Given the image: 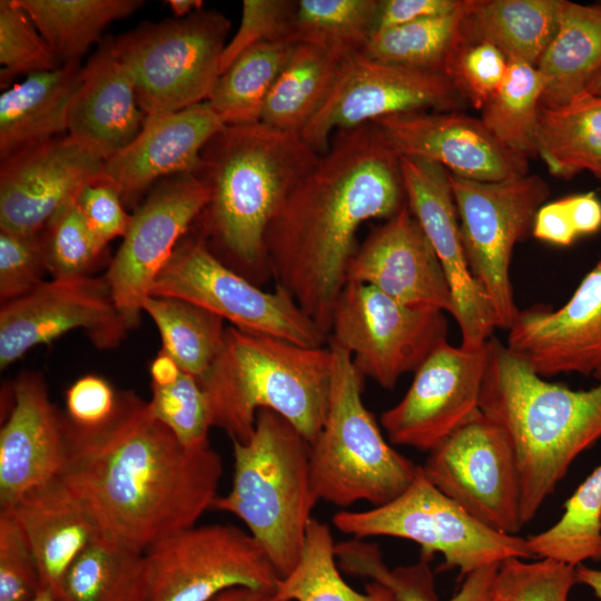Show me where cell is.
<instances>
[{"label":"cell","instance_id":"6da1fadb","mask_svg":"<svg viewBox=\"0 0 601 601\" xmlns=\"http://www.w3.org/2000/svg\"><path fill=\"white\" fill-rule=\"evenodd\" d=\"M61 480L101 534L145 552L213 508L223 464L210 443L186 446L131 392L114 417L85 430L66 418Z\"/></svg>","mask_w":601,"mask_h":601},{"label":"cell","instance_id":"7a4b0ae2","mask_svg":"<svg viewBox=\"0 0 601 601\" xmlns=\"http://www.w3.org/2000/svg\"><path fill=\"white\" fill-rule=\"evenodd\" d=\"M407 204L401 156L375 122L336 131L272 218L265 252L276 286L327 336L358 228Z\"/></svg>","mask_w":601,"mask_h":601},{"label":"cell","instance_id":"3957f363","mask_svg":"<svg viewBox=\"0 0 601 601\" xmlns=\"http://www.w3.org/2000/svg\"><path fill=\"white\" fill-rule=\"evenodd\" d=\"M319 156L300 136L260 121L225 125L204 147L197 174L209 194L195 221L206 244L249 276L265 275L267 227Z\"/></svg>","mask_w":601,"mask_h":601},{"label":"cell","instance_id":"277c9868","mask_svg":"<svg viewBox=\"0 0 601 601\" xmlns=\"http://www.w3.org/2000/svg\"><path fill=\"white\" fill-rule=\"evenodd\" d=\"M479 407L512 446L522 524L535 516L572 462L601 439V376L588 390L549 383L493 337L486 342Z\"/></svg>","mask_w":601,"mask_h":601},{"label":"cell","instance_id":"5b68a950","mask_svg":"<svg viewBox=\"0 0 601 601\" xmlns=\"http://www.w3.org/2000/svg\"><path fill=\"white\" fill-rule=\"evenodd\" d=\"M333 357L328 347H306L228 326L224 345L199 382L213 426L246 442L257 413L266 408L287 420L313 443L329 401Z\"/></svg>","mask_w":601,"mask_h":601},{"label":"cell","instance_id":"8992f818","mask_svg":"<svg viewBox=\"0 0 601 601\" xmlns=\"http://www.w3.org/2000/svg\"><path fill=\"white\" fill-rule=\"evenodd\" d=\"M229 492L213 508L234 514L262 545L280 578L297 564L318 502L308 441L283 416L259 410L250 437L233 440Z\"/></svg>","mask_w":601,"mask_h":601},{"label":"cell","instance_id":"52a82bcc","mask_svg":"<svg viewBox=\"0 0 601 601\" xmlns=\"http://www.w3.org/2000/svg\"><path fill=\"white\" fill-rule=\"evenodd\" d=\"M327 414L309 444V467L318 501L339 508L357 502L381 506L413 482L418 466L384 439L363 402V377L352 355L333 341Z\"/></svg>","mask_w":601,"mask_h":601},{"label":"cell","instance_id":"ba28073f","mask_svg":"<svg viewBox=\"0 0 601 601\" xmlns=\"http://www.w3.org/2000/svg\"><path fill=\"white\" fill-rule=\"evenodd\" d=\"M333 524L356 539L394 536L421 546V559L443 556L440 570L457 569L464 578L510 558L532 559L526 539L495 531L464 511L424 475L415 479L397 497L363 511L342 510Z\"/></svg>","mask_w":601,"mask_h":601},{"label":"cell","instance_id":"9c48e42d","mask_svg":"<svg viewBox=\"0 0 601 601\" xmlns=\"http://www.w3.org/2000/svg\"><path fill=\"white\" fill-rule=\"evenodd\" d=\"M230 20L200 9L187 17L144 22L114 38L146 117H157L209 99L220 76Z\"/></svg>","mask_w":601,"mask_h":601},{"label":"cell","instance_id":"30bf717a","mask_svg":"<svg viewBox=\"0 0 601 601\" xmlns=\"http://www.w3.org/2000/svg\"><path fill=\"white\" fill-rule=\"evenodd\" d=\"M450 180L467 265L491 304L497 327L509 331L520 313L510 279L513 249L532 234L550 187L535 174L499 181L450 174Z\"/></svg>","mask_w":601,"mask_h":601},{"label":"cell","instance_id":"8fae6325","mask_svg":"<svg viewBox=\"0 0 601 601\" xmlns=\"http://www.w3.org/2000/svg\"><path fill=\"white\" fill-rule=\"evenodd\" d=\"M150 295L190 302L242 331L300 346L322 347L328 339L287 292L263 290L217 257L200 234L180 240Z\"/></svg>","mask_w":601,"mask_h":601},{"label":"cell","instance_id":"7c38bea8","mask_svg":"<svg viewBox=\"0 0 601 601\" xmlns=\"http://www.w3.org/2000/svg\"><path fill=\"white\" fill-rule=\"evenodd\" d=\"M329 335L363 378L393 388L446 342L447 321L441 309L404 305L370 285L346 283Z\"/></svg>","mask_w":601,"mask_h":601},{"label":"cell","instance_id":"4fadbf2b","mask_svg":"<svg viewBox=\"0 0 601 601\" xmlns=\"http://www.w3.org/2000/svg\"><path fill=\"white\" fill-rule=\"evenodd\" d=\"M148 601H210L246 587L275 591L280 579L248 531L230 524L190 526L145 551Z\"/></svg>","mask_w":601,"mask_h":601},{"label":"cell","instance_id":"5bb4252c","mask_svg":"<svg viewBox=\"0 0 601 601\" xmlns=\"http://www.w3.org/2000/svg\"><path fill=\"white\" fill-rule=\"evenodd\" d=\"M467 107L450 79L374 60L364 53L345 57L326 99L300 132L318 155L335 131L414 111H451Z\"/></svg>","mask_w":601,"mask_h":601},{"label":"cell","instance_id":"9a60e30c","mask_svg":"<svg viewBox=\"0 0 601 601\" xmlns=\"http://www.w3.org/2000/svg\"><path fill=\"white\" fill-rule=\"evenodd\" d=\"M421 467L434 486L484 525L506 534L523 525L512 446L481 411L431 450Z\"/></svg>","mask_w":601,"mask_h":601},{"label":"cell","instance_id":"2e32d148","mask_svg":"<svg viewBox=\"0 0 601 601\" xmlns=\"http://www.w3.org/2000/svg\"><path fill=\"white\" fill-rule=\"evenodd\" d=\"M131 215L122 243L105 278L116 307L129 324L138 325L142 304L208 201L205 183L194 174L164 178L149 190Z\"/></svg>","mask_w":601,"mask_h":601},{"label":"cell","instance_id":"e0dca14e","mask_svg":"<svg viewBox=\"0 0 601 601\" xmlns=\"http://www.w3.org/2000/svg\"><path fill=\"white\" fill-rule=\"evenodd\" d=\"M130 326L115 305L104 277L77 276L45 280L0 309V367L29 349L82 329L99 348L121 343Z\"/></svg>","mask_w":601,"mask_h":601},{"label":"cell","instance_id":"ac0fdd59","mask_svg":"<svg viewBox=\"0 0 601 601\" xmlns=\"http://www.w3.org/2000/svg\"><path fill=\"white\" fill-rule=\"evenodd\" d=\"M486 343L437 346L415 371L403 398L381 415L393 444L430 452L480 412Z\"/></svg>","mask_w":601,"mask_h":601},{"label":"cell","instance_id":"d6986e66","mask_svg":"<svg viewBox=\"0 0 601 601\" xmlns=\"http://www.w3.org/2000/svg\"><path fill=\"white\" fill-rule=\"evenodd\" d=\"M106 158L69 134L1 161L0 230L36 234L87 185L108 180Z\"/></svg>","mask_w":601,"mask_h":601},{"label":"cell","instance_id":"ffe728a7","mask_svg":"<svg viewBox=\"0 0 601 601\" xmlns=\"http://www.w3.org/2000/svg\"><path fill=\"white\" fill-rule=\"evenodd\" d=\"M401 167L407 206L447 278L461 346L482 347L497 324L487 297L467 265L450 173L432 160L417 157H401Z\"/></svg>","mask_w":601,"mask_h":601},{"label":"cell","instance_id":"44dd1931","mask_svg":"<svg viewBox=\"0 0 601 601\" xmlns=\"http://www.w3.org/2000/svg\"><path fill=\"white\" fill-rule=\"evenodd\" d=\"M506 347L542 377L578 373L601 376V260L558 309H520Z\"/></svg>","mask_w":601,"mask_h":601},{"label":"cell","instance_id":"7402d4cb","mask_svg":"<svg viewBox=\"0 0 601 601\" xmlns=\"http://www.w3.org/2000/svg\"><path fill=\"white\" fill-rule=\"evenodd\" d=\"M374 122L401 157L432 160L457 177L499 181L529 174L528 158L500 142L481 118L463 110L414 111Z\"/></svg>","mask_w":601,"mask_h":601},{"label":"cell","instance_id":"603a6c76","mask_svg":"<svg viewBox=\"0 0 601 601\" xmlns=\"http://www.w3.org/2000/svg\"><path fill=\"white\" fill-rule=\"evenodd\" d=\"M346 283L370 285L404 305L453 314L445 273L407 204L373 229L357 248Z\"/></svg>","mask_w":601,"mask_h":601},{"label":"cell","instance_id":"cb8c5ba5","mask_svg":"<svg viewBox=\"0 0 601 601\" xmlns=\"http://www.w3.org/2000/svg\"><path fill=\"white\" fill-rule=\"evenodd\" d=\"M66 462V417L41 375L24 372L12 384V407L0 431V509L59 479Z\"/></svg>","mask_w":601,"mask_h":601},{"label":"cell","instance_id":"d4e9b609","mask_svg":"<svg viewBox=\"0 0 601 601\" xmlns=\"http://www.w3.org/2000/svg\"><path fill=\"white\" fill-rule=\"evenodd\" d=\"M224 126L207 101L146 117L138 136L106 159V177L119 190L124 204L131 205L164 178L197 175L204 147Z\"/></svg>","mask_w":601,"mask_h":601},{"label":"cell","instance_id":"484cf974","mask_svg":"<svg viewBox=\"0 0 601 601\" xmlns=\"http://www.w3.org/2000/svg\"><path fill=\"white\" fill-rule=\"evenodd\" d=\"M145 119L131 76L108 37L82 68L68 108V134L107 159L138 136Z\"/></svg>","mask_w":601,"mask_h":601},{"label":"cell","instance_id":"4316f807","mask_svg":"<svg viewBox=\"0 0 601 601\" xmlns=\"http://www.w3.org/2000/svg\"><path fill=\"white\" fill-rule=\"evenodd\" d=\"M2 510L19 522L36 556L42 589L57 600L70 565L101 534L97 524L61 477Z\"/></svg>","mask_w":601,"mask_h":601},{"label":"cell","instance_id":"83f0119b","mask_svg":"<svg viewBox=\"0 0 601 601\" xmlns=\"http://www.w3.org/2000/svg\"><path fill=\"white\" fill-rule=\"evenodd\" d=\"M81 62L29 75L0 95V160L68 134L67 114Z\"/></svg>","mask_w":601,"mask_h":601},{"label":"cell","instance_id":"f1b7e54d","mask_svg":"<svg viewBox=\"0 0 601 601\" xmlns=\"http://www.w3.org/2000/svg\"><path fill=\"white\" fill-rule=\"evenodd\" d=\"M536 69L543 81L541 107L556 108L587 92L601 73V4L565 1Z\"/></svg>","mask_w":601,"mask_h":601},{"label":"cell","instance_id":"f546056e","mask_svg":"<svg viewBox=\"0 0 601 601\" xmlns=\"http://www.w3.org/2000/svg\"><path fill=\"white\" fill-rule=\"evenodd\" d=\"M565 0H471L460 36L494 45L536 67L558 31Z\"/></svg>","mask_w":601,"mask_h":601},{"label":"cell","instance_id":"4dcf8cb0","mask_svg":"<svg viewBox=\"0 0 601 601\" xmlns=\"http://www.w3.org/2000/svg\"><path fill=\"white\" fill-rule=\"evenodd\" d=\"M538 156L555 177L589 171L601 180V96L584 92L556 108H540Z\"/></svg>","mask_w":601,"mask_h":601},{"label":"cell","instance_id":"1f68e13d","mask_svg":"<svg viewBox=\"0 0 601 601\" xmlns=\"http://www.w3.org/2000/svg\"><path fill=\"white\" fill-rule=\"evenodd\" d=\"M343 59L317 46L295 45L265 101L260 122L299 136L331 91Z\"/></svg>","mask_w":601,"mask_h":601},{"label":"cell","instance_id":"d6a6232c","mask_svg":"<svg viewBox=\"0 0 601 601\" xmlns=\"http://www.w3.org/2000/svg\"><path fill=\"white\" fill-rule=\"evenodd\" d=\"M57 601H148L145 552L99 534L70 565Z\"/></svg>","mask_w":601,"mask_h":601},{"label":"cell","instance_id":"836d02e7","mask_svg":"<svg viewBox=\"0 0 601 601\" xmlns=\"http://www.w3.org/2000/svg\"><path fill=\"white\" fill-rule=\"evenodd\" d=\"M61 65L81 62L114 21L131 16L141 0H16Z\"/></svg>","mask_w":601,"mask_h":601},{"label":"cell","instance_id":"e575fe53","mask_svg":"<svg viewBox=\"0 0 601 601\" xmlns=\"http://www.w3.org/2000/svg\"><path fill=\"white\" fill-rule=\"evenodd\" d=\"M142 312L157 326L162 351L183 372L200 382L221 351L225 321L196 304L168 296L149 295Z\"/></svg>","mask_w":601,"mask_h":601},{"label":"cell","instance_id":"d590c367","mask_svg":"<svg viewBox=\"0 0 601 601\" xmlns=\"http://www.w3.org/2000/svg\"><path fill=\"white\" fill-rule=\"evenodd\" d=\"M294 46L285 41L254 45L218 77L207 102L226 126L260 121L265 101Z\"/></svg>","mask_w":601,"mask_h":601},{"label":"cell","instance_id":"8d00e7d4","mask_svg":"<svg viewBox=\"0 0 601 601\" xmlns=\"http://www.w3.org/2000/svg\"><path fill=\"white\" fill-rule=\"evenodd\" d=\"M336 543L329 526L313 518L295 568L280 578L274 601H397L386 585L372 581L365 592L354 590L339 573Z\"/></svg>","mask_w":601,"mask_h":601},{"label":"cell","instance_id":"74e56055","mask_svg":"<svg viewBox=\"0 0 601 601\" xmlns=\"http://www.w3.org/2000/svg\"><path fill=\"white\" fill-rule=\"evenodd\" d=\"M380 0H296L289 40L342 58L363 53L376 31Z\"/></svg>","mask_w":601,"mask_h":601},{"label":"cell","instance_id":"f35d334b","mask_svg":"<svg viewBox=\"0 0 601 601\" xmlns=\"http://www.w3.org/2000/svg\"><path fill=\"white\" fill-rule=\"evenodd\" d=\"M543 81L535 66L510 60L504 81L481 109V120L509 149L538 156V126Z\"/></svg>","mask_w":601,"mask_h":601},{"label":"cell","instance_id":"ab89813d","mask_svg":"<svg viewBox=\"0 0 601 601\" xmlns=\"http://www.w3.org/2000/svg\"><path fill=\"white\" fill-rule=\"evenodd\" d=\"M470 4L466 0L455 12L376 31L363 53L385 63L444 75Z\"/></svg>","mask_w":601,"mask_h":601},{"label":"cell","instance_id":"60d3db41","mask_svg":"<svg viewBox=\"0 0 601 601\" xmlns=\"http://www.w3.org/2000/svg\"><path fill=\"white\" fill-rule=\"evenodd\" d=\"M534 556L572 566L601 561V465L566 500L561 519L526 539Z\"/></svg>","mask_w":601,"mask_h":601},{"label":"cell","instance_id":"b9f144b4","mask_svg":"<svg viewBox=\"0 0 601 601\" xmlns=\"http://www.w3.org/2000/svg\"><path fill=\"white\" fill-rule=\"evenodd\" d=\"M41 234L53 278L87 275L106 248L90 230L76 199L62 206Z\"/></svg>","mask_w":601,"mask_h":601},{"label":"cell","instance_id":"7bdbcfd3","mask_svg":"<svg viewBox=\"0 0 601 601\" xmlns=\"http://www.w3.org/2000/svg\"><path fill=\"white\" fill-rule=\"evenodd\" d=\"M148 407L151 415L184 445L209 443L208 431L213 426L210 407L203 386L194 376L181 371L171 384L151 385Z\"/></svg>","mask_w":601,"mask_h":601},{"label":"cell","instance_id":"ee69618b","mask_svg":"<svg viewBox=\"0 0 601 601\" xmlns=\"http://www.w3.org/2000/svg\"><path fill=\"white\" fill-rule=\"evenodd\" d=\"M0 82L62 66L33 21L16 0L0 1Z\"/></svg>","mask_w":601,"mask_h":601},{"label":"cell","instance_id":"f6af8a7d","mask_svg":"<svg viewBox=\"0 0 601 601\" xmlns=\"http://www.w3.org/2000/svg\"><path fill=\"white\" fill-rule=\"evenodd\" d=\"M524 560L510 558L499 564L495 601H568L570 590L578 583L575 566L545 558Z\"/></svg>","mask_w":601,"mask_h":601},{"label":"cell","instance_id":"bcb514c9","mask_svg":"<svg viewBox=\"0 0 601 601\" xmlns=\"http://www.w3.org/2000/svg\"><path fill=\"white\" fill-rule=\"evenodd\" d=\"M508 68V58L494 45L459 35L444 75L467 106L481 110L501 87Z\"/></svg>","mask_w":601,"mask_h":601},{"label":"cell","instance_id":"7dc6e473","mask_svg":"<svg viewBox=\"0 0 601 601\" xmlns=\"http://www.w3.org/2000/svg\"><path fill=\"white\" fill-rule=\"evenodd\" d=\"M497 566H484L465 577L459 592L449 601H495ZM366 578L388 587L397 601H437L428 562L422 559L415 565L391 570L382 556H376L367 565Z\"/></svg>","mask_w":601,"mask_h":601},{"label":"cell","instance_id":"c3c4849f","mask_svg":"<svg viewBox=\"0 0 601 601\" xmlns=\"http://www.w3.org/2000/svg\"><path fill=\"white\" fill-rule=\"evenodd\" d=\"M42 589L31 545L14 515L0 511V601H32Z\"/></svg>","mask_w":601,"mask_h":601},{"label":"cell","instance_id":"681fc988","mask_svg":"<svg viewBox=\"0 0 601 601\" xmlns=\"http://www.w3.org/2000/svg\"><path fill=\"white\" fill-rule=\"evenodd\" d=\"M48 272L41 231L16 234L0 230V298L17 299L45 282Z\"/></svg>","mask_w":601,"mask_h":601},{"label":"cell","instance_id":"f907efd6","mask_svg":"<svg viewBox=\"0 0 601 601\" xmlns=\"http://www.w3.org/2000/svg\"><path fill=\"white\" fill-rule=\"evenodd\" d=\"M294 1L245 0L237 32L227 42L219 61L220 75L247 48L260 42H290Z\"/></svg>","mask_w":601,"mask_h":601},{"label":"cell","instance_id":"816d5d0a","mask_svg":"<svg viewBox=\"0 0 601 601\" xmlns=\"http://www.w3.org/2000/svg\"><path fill=\"white\" fill-rule=\"evenodd\" d=\"M90 230L107 247L117 237H124L131 215L127 214L119 190L108 180L87 185L76 198Z\"/></svg>","mask_w":601,"mask_h":601},{"label":"cell","instance_id":"f5cc1de1","mask_svg":"<svg viewBox=\"0 0 601 601\" xmlns=\"http://www.w3.org/2000/svg\"><path fill=\"white\" fill-rule=\"evenodd\" d=\"M119 397L104 377L85 375L66 392L67 418L79 428L100 427L116 414Z\"/></svg>","mask_w":601,"mask_h":601},{"label":"cell","instance_id":"db71d44e","mask_svg":"<svg viewBox=\"0 0 601 601\" xmlns=\"http://www.w3.org/2000/svg\"><path fill=\"white\" fill-rule=\"evenodd\" d=\"M465 3L466 0H380L376 31L449 14L462 9Z\"/></svg>","mask_w":601,"mask_h":601},{"label":"cell","instance_id":"11a10c76","mask_svg":"<svg viewBox=\"0 0 601 601\" xmlns=\"http://www.w3.org/2000/svg\"><path fill=\"white\" fill-rule=\"evenodd\" d=\"M532 235L556 246H570L579 238L564 198L541 206L534 218Z\"/></svg>","mask_w":601,"mask_h":601},{"label":"cell","instance_id":"9f6ffc18","mask_svg":"<svg viewBox=\"0 0 601 601\" xmlns=\"http://www.w3.org/2000/svg\"><path fill=\"white\" fill-rule=\"evenodd\" d=\"M564 199L579 237L592 235L601 229V200L595 193L572 195Z\"/></svg>","mask_w":601,"mask_h":601},{"label":"cell","instance_id":"6f0895ef","mask_svg":"<svg viewBox=\"0 0 601 601\" xmlns=\"http://www.w3.org/2000/svg\"><path fill=\"white\" fill-rule=\"evenodd\" d=\"M151 385L165 386L177 380L181 370L165 351H160L149 366Z\"/></svg>","mask_w":601,"mask_h":601},{"label":"cell","instance_id":"680465c9","mask_svg":"<svg viewBox=\"0 0 601 601\" xmlns=\"http://www.w3.org/2000/svg\"><path fill=\"white\" fill-rule=\"evenodd\" d=\"M274 592L263 589L236 587L223 591L210 601H274Z\"/></svg>","mask_w":601,"mask_h":601},{"label":"cell","instance_id":"91938a15","mask_svg":"<svg viewBox=\"0 0 601 601\" xmlns=\"http://www.w3.org/2000/svg\"><path fill=\"white\" fill-rule=\"evenodd\" d=\"M575 577L578 583L592 589L595 597L601 600V570L592 569L587 565L578 564L575 566Z\"/></svg>","mask_w":601,"mask_h":601},{"label":"cell","instance_id":"94428289","mask_svg":"<svg viewBox=\"0 0 601 601\" xmlns=\"http://www.w3.org/2000/svg\"><path fill=\"white\" fill-rule=\"evenodd\" d=\"M166 3L170 7L176 18H184L203 9V1L199 0H169Z\"/></svg>","mask_w":601,"mask_h":601},{"label":"cell","instance_id":"6125c7cd","mask_svg":"<svg viewBox=\"0 0 601 601\" xmlns=\"http://www.w3.org/2000/svg\"><path fill=\"white\" fill-rule=\"evenodd\" d=\"M587 92L601 96V73L591 82Z\"/></svg>","mask_w":601,"mask_h":601},{"label":"cell","instance_id":"be15d7a7","mask_svg":"<svg viewBox=\"0 0 601 601\" xmlns=\"http://www.w3.org/2000/svg\"><path fill=\"white\" fill-rule=\"evenodd\" d=\"M32 601H57V600L50 591L46 589H41Z\"/></svg>","mask_w":601,"mask_h":601}]
</instances>
